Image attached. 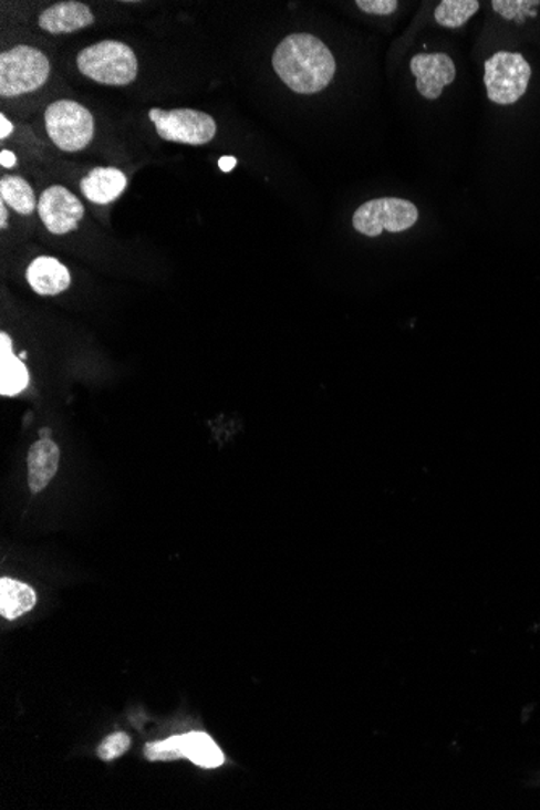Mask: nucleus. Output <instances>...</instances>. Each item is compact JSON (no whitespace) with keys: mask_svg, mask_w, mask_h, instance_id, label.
Listing matches in <instances>:
<instances>
[{"mask_svg":"<svg viewBox=\"0 0 540 810\" xmlns=\"http://www.w3.org/2000/svg\"><path fill=\"white\" fill-rule=\"evenodd\" d=\"M0 227H2V230L9 227V210H7V205L3 201H0Z\"/></svg>","mask_w":540,"mask_h":810,"instance_id":"obj_25","label":"nucleus"},{"mask_svg":"<svg viewBox=\"0 0 540 810\" xmlns=\"http://www.w3.org/2000/svg\"><path fill=\"white\" fill-rule=\"evenodd\" d=\"M484 66H486L484 83H486L487 96L492 103L511 105L525 96L532 70L521 54L500 51L487 59Z\"/></svg>","mask_w":540,"mask_h":810,"instance_id":"obj_5","label":"nucleus"},{"mask_svg":"<svg viewBox=\"0 0 540 810\" xmlns=\"http://www.w3.org/2000/svg\"><path fill=\"white\" fill-rule=\"evenodd\" d=\"M356 6L371 15H392L398 9L396 0H357Z\"/></svg>","mask_w":540,"mask_h":810,"instance_id":"obj_22","label":"nucleus"},{"mask_svg":"<svg viewBox=\"0 0 540 810\" xmlns=\"http://www.w3.org/2000/svg\"><path fill=\"white\" fill-rule=\"evenodd\" d=\"M30 385V373L13 353L12 339L6 332L0 333V395L17 396Z\"/></svg>","mask_w":540,"mask_h":810,"instance_id":"obj_14","label":"nucleus"},{"mask_svg":"<svg viewBox=\"0 0 540 810\" xmlns=\"http://www.w3.org/2000/svg\"><path fill=\"white\" fill-rule=\"evenodd\" d=\"M13 133V125L10 124L6 115H0V139H7Z\"/></svg>","mask_w":540,"mask_h":810,"instance_id":"obj_23","label":"nucleus"},{"mask_svg":"<svg viewBox=\"0 0 540 810\" xmlns=\"http://www.w3.org/2000/svg\"><path fill=\"white\" fill-rule=\"evenodd\" d=\"M478 0H444L436 9V20L445 28H461L479 10Z\"/></svg>","mask_w":540,"mask_h":810,"instance_id":"obj_18","label":"nucleus"},{"mask_svg":"<svg viewBox=\"0 0 540 810\" xmlns=\"http://www.w3.org/2000/svg\"><path fill=\"white\" fill-rule=\"evenodd\" d=\"M235 166H237V159L235 157H222L219 160L220 170L230 172L233 170Z\"/></svg>","mask_w":540,"mask_h":810,"instance_id":"obj_26","label":"nucleus"},{"mask_svg":"<svg viewBox=\"0 0 540 810\" xmlns=\"http://www.w3.org/2000/svg\"><path fill=\"white\" fill-rule=\"evenodd\" d=\"M0 201L20 216H31L38 209L33 187L19 175H3L0 180Z\"/></svg>","mask_w":540,"mask_h":810,"instance_id":"obj_17","label":"nucleus"},{"mask_svg":"<svg viewBox=\"0 0 540 810\" xmlns=\"http://www.w3.org/2000/svg\"><path fill=\"white\" fill-rule=\"evenodd\" d=\"M413 75L420 96L436 101L445 86L455 82L457 69L447 54H419L412 59Z\"/></svg>","mask_w":540,"mask_h":810,"instance_id":"obj_9","label":"nucleus"},{"mask_svg":"<svg viewBox=\"0 0 540 810\" xmlns=\"http://www.w3.org/2000/svg\"><path fill=\"white\" fill-rule=\"evenodd\" d=\"M538 6V0H534V2H521V0H517V2H508V0H492V9L507 20L522 19V17L528 15V13L529 15H536L534 10L532 9H536Z\"/></svg>","mask_w":540,"mask_h":810,"instance_id":"obj_21","label":"nucleus"},{"mask_svg":"<svg viewBox=\"0 0 540 810\" xmlns=\"http://www.w3.org/2000/svg\"><path fill=\"white\" fill-rule=\"evenodd\" d=\"M419 219L413 202L398 198H381L364 202L353 216L354 230L375 238L387 230L392 233L412 229Z\"/></svg>","mask_w":540,"mask_h":810,"instance_id":"obj_7","label":"nucleus"},{"mask_svg":"<svg viewBox=\"0 0 540 810\" xmlns=\"http://www.w3.org/2000/svg\"><path fill=\"white\" fill-rule=\"evenodd\" d=\"M273 70L293 93H321L331 84L336 72L331 49L319 38L294 33L277 45L272 58Z\"/></svg>","mask_w":540,"mask_h":810,"instance_id":"obj_1","label":"nucleus"},{"mask_svg":"<svg viewBox=\"0 0 540 810\" xmlns=\"http://www.w3.org/2000/svg\"><path fill=\"white\" fill-rule=\"evenodd\" d=\"M181 752L185 759L202 769H217L226 762V756L208 733L191 731L181 735Z\"/></svg>","mask_w":540,"mask_h":810,"instance_id":"obj_16","label":"nucleus"},{"mask_svg":"<svg viewBox=\"0 0 540 810\" xmlns=\"http://www.w3.org/2000/svg\"><path fill=\"white\" fill-rule=\"evenodd\" d=\"M38 214L49 233L69 235L79 229L84 217V206L69 188L52 185L41 193Z\"/></svg>","mask_w":540,"mask_h":810,"instance_id":"obj_8","label":"nucleus"},{"mask_svg":"<svg viewBox=\"0 0 540 810\" xmlns=\"http://www.w3.org/2000/svg\"><path fill=\"white\" fill-rule=\"evenodd\" d=\"M61 463V448L52 438H40L28 454V484L33 494H40L55 478Z\"/></svg>","mask_w":540,"mask_h":810,"instance_id":"obj_12","label":"nucleus"},{"mask_svg":"<svg viewBox=\"0 0 540 810\" xmlns=\"http://www.w3.org/2000/svg\"><path fill=\"white\" fill-rule=\"evenodd\" d=\"M51 61L41 49L20 44L0 55V96L20 97L48 83Z\"/></svg>","mask_w":540,"mask_h":810,"instance_id":"obj_3","label":"nucleus"},{"mask_svg":"<svg viewBox=\"0 0 540 810\" xmlns=\"http://www.w3.org/2000/svg\"><path fill=\"white\" fill-rule=\"evenodd\" d=\"M128 178L115 167H96L80 181L84 198L93 205H111L124 195Z\"/></svg>","mask_w":540,"mask_h":810,"instance_id":"obj_11","label":"nucleus"},{"mask_svg":"<svg viewBox=\"0 0 540 810\" xmlns=\"http://www.w3.org/2000/svg\"><path fill=\"white\" fill-rule=\"evenodd\" d=\"M27 280L34 293L41 297H58L69 290L72 276L59 259L40 256L28 266Z\"/></svg>","mask_w":540,"mask_h":810,"instance_id":"obj_13","label":"nucleus"},{"mask_svg":"<svg viewBox=\"0 0 540 810\" xmlns=\"http://www.w3.org/2000/svg\"><path fill=\"white\" fill-rule=\"evenodd\" d=\"M149 118L156 126L160 139L177 145L205 146L209 145L217 135V124L209 114L195 108H164L153 107Z\"/></svg>","mask_w":540,"mask_h":810,"instance_id":"obj_6","label":"nucleus"},{"mask_svg":"<svg viewBox=\"0 0 540 810\" xmlns=\"http://www.w3.org/2000/svg\"><path fill=\"white\" fill-rule=\"evenodd\" d=\"M94 21V13L86 3L65 0L48 7L38 19V27L49 34H72L93 27Z\"/></svg>","mask_w":540,"mask_h":810,"instance_id":"obj_10","label":"nucleus"},{"mask_svg":"<svg viewBox=\"0 0 540 810\" xmlns=\"http://www.w3.org/2000/svg\"><path fill=\"white\" fill-rule=\"evenodd\" d=\"M80 73L104 86H128L138 76L135 51L121 41L105 40L87 45L76 55Z\"/></svg>","mask_w":540,"mask_h":810,"instance_id":"obj_2","label":"nucleus"},{"mask_svg":"<svg viewBox=\"0 0 540 810\" xmlns=\"http://www.w3.org/2000/svg\"><path fill=\"white\" fill-rule=\"evenodd\" d=\"M44 125L49 139L63 153L86 149L96 129L90 108L72 100L49 104L44 112Z\"/></svg>","mask_w":540,"mask_h":810,"instance_id":"obj_4","label":"nucleus"},{"mask_svg":"<svg viewBox=\"0 0 540 810\" xmlns=\"http://www.w3.org/2000/svg\"><path fill=\"white\" fill-rule=\"evenodd\" d=\"M129 736L126 733L117 731L114 735L107 736L103 742H101L100 749H97V756L104 760V762H111V760L118 759L124 756L126 750L129 749Z\"/></svg>","mask_w":540,"mask_h":810,"instance_id":"obj_20","label":"nucleus"},{"mask_svg":"<svg viewBox=\"0 0 540 810\" xmlns=\"http://www.w3.org/2000/svg\"><path fill=\"white\" fill-rule=\"evenodd\" d=\"M38 595L33 588L23 582L2 578L0 581V615L17 620L37 606Z\"/></svg>","mask_w":540,"mask_h":810,"instance_id":"obj_15","label":"nucleus"},{"mask_svg":"<svg viewBox=\"0 0 540 810\" xmlns=\"http://www.w3.org/2000/svg\"><path fill=\"white\" fill-rule=\"evenodd\" d=\"M51 429H41L40 437L41 438H51Z\"/></svg>","mask_w":540,"mask_h":810,"instance_id":"obj_27","label":"nucleus"},{"mask_svg":"<svg viewBox=\"0 0 540 810\" xmlns=\"http://www.w3.org/2000/svg\"><path fill=\"white\" fill-rule=\"evenodd\" d=\"M0 164H2L3 168H10L15 166V154L10 153V150L3 149L2 153H0Z\"/></svg>","mask_w":540,"mask_h":810,"instance_id":"obj_24","label":"nucleus"},{"mask_svg":"<svg viewBox=\"0 0 540 810\" xmlns=\"http://www.w3.org/2000/svg\"><path fill=\"white\" fill-rule=\"evenodd\" d=\"M145 756L149 760H177L184 757L181 752V736H172L166 741L149 742L145 748Z\"/></svg>","mask_w":540,"mask_h":810,"instance_id":"obj_19","label":"nucleus"}]
</instances>
